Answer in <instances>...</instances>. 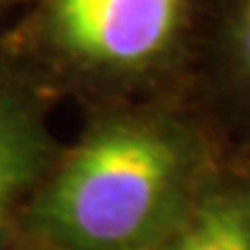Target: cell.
<instances>
[{
  "mask_svg": "<svg viewBox=\"0 0 250 250\" xmlns=\"http://www.w3.org/2000/svg\"><path fill=\"white\" fill-rule=\"evenodd\" d=\"M195 139L158 118H114L67 155L33 211L58 250H151L204 186Z\"/></svg>",
  "mask_w": 250,
  "mask_h": 250,
  "instance_id": "1",
  "label": "cell"
},
{
  "mask_svg": "<svg viewBox=\"0 0 250 250\" xmlns=\"http://www.w3.org/2000/svg\"><path fill=\"white\" fill-rule=\"evenodd\" d=\"M190 0H51L49 19L65 54L102 72H142L176 44Z\"/></svg>",
  "mask_w": 250,
  "mask_h": 250,
  "instance_id": "2",
  "label": "cell"
},
{
  "mask_svg": "<svg viewBox=\"0 0 250 250\" xmlns=\"http://www.w3.org/2000/svg\"><path fill=\"white\" fill-rule=\"evenodd\" d=\"M151 250H250V186H204Z\"/></svg>",
  "mask_w": 250,
  "mask_h": 250,
  "instance_id": "3",
  "label": "cell"
},
{
  "mask_svg": "<svg viewBox=\"0 0 250 250\" xmlns=\"http://www.w3.org/2000/svg\"><path fill=\"white\" fill-rule=\"evenodd\" d=\"M44 160V142L23 109L0 95V232L9 208L23 195Z\"/></svg>",
  "mask_w": 250,
  "mask_h": 250,
  "instance_id": "4",
  "label": "cell"
},
{
  "mask_svg": "<svg viewBox=\"0 0 250 250\" xmlns=\"http://www.w3.org/2000/svg\"><path fill=\"white\" fill-rule=\"evenodd\" d=\"M234 54L241 65L243 74L250 79V0H239L234 14Z\"/></svg>",
  "mask_w": 250,
  "mask_h": 250,
  "instance_id": "5",
  "label": "cell"
}]
</instances>
